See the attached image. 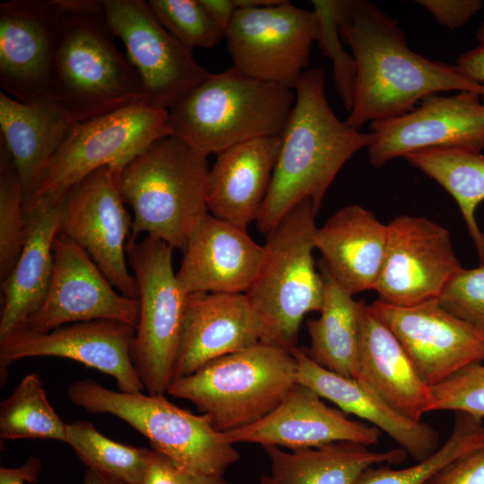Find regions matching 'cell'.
<instances>
[{"mask_svg":"<svg viewBox=\"0 0 484 484\" xmlns=\"http://www.w3.org/2000/svg\"><path fill=\"white\" fill-rule=\"evenodd\" d=\"M270 460V473L259 484H356L368 467L399 464L407 453L402 448L373 451L355 442H335L318 447L283 451L263 446Z\"/></svg>","mask_w":484,"mask_h":484,"instance_id":"obj_29","label":"cell"},{"mask_svg":"<svg viewBox=\"0 0 484 484\" xmlns=\"http://www.w3.org/2000/svg\"><path fill=\"white\" fill-rule=\"evenodd\" d=\"M434 179L456 201L468 232L484 264V234L476 221L477 206L484 201V156L463 149H430L404 157Z\"/></svg>","mask_w":484,"mask_h":484,"instance_id":"obj_31","label":"cell"},{"mask_svg":"<svg viewBox=\"0 0 484 484\" xmlns=\"http://www.w3.org/2000/svg\"><path fill=\"white\" fill-rule=\"evenodd\" d=\"M476 37L480 45L484 46V23L477 30Z\"/></svg>","mask_w":484,"mask_h":484,"instance_id":"obj_48","label":"cell"},{"mask_svg":"<svg viewBox=\"0 0 484 484\" xmlns=\"http://www.w3.org/2000/svg\"><path fill=\"white\" fill-rule=\"evenodd\" d=\"M294 90L236 67L210 75L169 109L171 135L208 157L261 137L281 136Z\"/></svg>","mask_w":484,"mask_h":484,"instance_id":"obj_4","label":"cell"},{"mask_svg":"<svg viewBox=\"0 0 484 484\" xmlns=\"http://www.w3.org/2000/svg\"><path fill=\"white\" fill-rule=\"evenodd\" d=\"M347 4L348 0L312 1L318 24L315 41L322 54L333 62L336 91L350 112L353 104L356 63L352 54L343 48L339 31Z\"/></svg>","mask_w":484,"mask_h":484,"instance_id":"obj_37","label":"cell"},{"mask_svg":"<svg viewBox=\"0 0 484 484\" xmlns=\"http://www.w3.org/2000/svg\"><path fill=\"white\" fill-rule=\"evenodd\" d=\"M119 173L103 167L72 187L64 201L58 234L82 247L118 292L138 300L135 277L126 266L133 220L119 190Z\"/></svg>","mask_w":484,"mask_h":484,"instance_id":"obj_13","label":"cell"},{"mask_svg":"<svg viewBox=\"0 0 484 484\" xmlns=\"http://www.w3.org/2000/svg\"><path fill=\"white\" fill-rule=\"evenodd\" d=\"M148 4L160 23L192 50L212 48L225 39V30L200 0H150Z\"/></svg>","mask_w":484,"mask_h":484,"instance_id":"obj_36","label":"cell"},{"mask_svg":"<svg viewBox=\"0 0 484 484\" xmlns=\"http://www.w3.org/2000/svg\"><path fill=\"white\" fill-rule=\"evenodd\" d=\"M290 352L297 363V383L333 402L345 414L355 415L385 432L417 462L440 446L437 431L428 423L403 417L355 378L316 364L304 349L297 346Z\"/></svg>","mask_w":484,"mask_h":484,"instance_id":"obj_26","label":"cell"},{"mask_svg":"<svg viewBox=\"0 0 484 484\" xmlns=\"http://www.w3.org/2000/svg\"><path fill=\"white\" fill-rule=\"evenodd\" d=\"M168 122V109L146 102L77 122L49 161L31 197L66 194L103 167L121 171L153 142L171 135Z\"/></svg>","mask_w":484,"mask_h":484,"instance_id":"obj_10","label":"cell"},{"mask_svg":"<svg viewBox=\"0 0 484 484\" xmlns=\"http://www.w3.org/2000/svg\"><path fill=\"white\" fill-rule=\"evenodd\" d=\"M23 192L12 155L0 139V277L12 272L25 238Z\"/></svg>","mask_w":484,"mask_h":484,"instance_id":"obj_35","label":"cell"},{"mask_svg":"<svg viewBox=\"0 0 484 484\" xmlns=\"http://www.w3.org/2000/svg\"><path fill=\"white\" fill-rule=\"evenodd\" d=\"M65 0H10L0 4L1 91L23 103L50 99Z\"/></svg>","mask_w":484,"mask_h":484,"instance_id":"obj_15","label":"cell"},{"mask_svg":"<svg viewBox=\"0 0 484 484\" xmlns=\"http://www.w3.org/2000/svg\"><path fill=\"white\" fill-rule=\"evenodd\" d=\"M174 248L146 236L128 239L126 256L138 286L139 320L133 366L149 394H164L172 380L188 295L173 269Z\"/></svg>","mask_w":484,"mask_h":484,"instance_id":"obj_9","label":"cell"},{"mask_svg":"<svg viewBox=\"0 0 484 484\" xmlns=\"http://www.w3.org/2000/svg\"><path fill=\"white\" fill-rule=\"evenodd\" d=\"M264 246L246 229L206 214L192 231L177 278L184 291L246 293L262 268Z\"/></svg>","mask_w":484,"mask_h":484,"instance_id":"obj_22","label":"cell"},{"mask_svg":"<svg viewBox=\"0 0 484 484\" xmlns=\"http://www.w3.org/2000/svg\"><path fill=\"white\" fill-rule=\"evenodd\" d=\"M67 396L89 413L121 419L181 471L223 476L239 460L234 444L213 427L209 416L184 410L164 394L114 391L86 378L70 385Z\"/></svg>","mask_w":484,"mask_h":484,"instance_id":"obj_6","label":"cell"},{"mask_svg":"<svg viewBox=\"0 0 484 484\" xmlns=\"http://www.w3.org/2000/svg\"><path fill=\"white\" fill-rule=\"evenodd\" d=\"M437 300L448 312L484 333V264L460 270Z\"/></svg>","mask_w":484,"mask_h":484,"instance_id":"obj_39","label":"cell"},{"mask_svg":"<svg viewBox=\"0 0 484 484\" xmlns=\"http://www.w3.org/2000/svg\"><path fill=\"white\" fill-rule=\"evenodd\" d=\"M483 448L482 419L458 412L452 433L430 456L402 469H392L389 464L368 467L356 484H428L450 462Z\"/></svg>","mask_w":484,"mask_h":484,"instance_id":"obj_33","label":"cell"},{"mask_svg":"<svg viewBox=\"0 0 484 484\" xmlns=\"http://www.w3.org/2000/svg\"><path fill=\"white\" fill-rule=\"evenodd\" d=\"M115 289L82 247L58 234L46 298L23 327L47 333L79 322L113 320L136 328L139 301Z\"/></svg>","mask_w":484,"mask_h":484,"instance_id":"obj_19","label":"cell"},{"mask_svg":"<svg viewBox=\"0 0 484 484\" xmlns=\"http://www.w3.org/2000/svg\"><path fill=\"white\" fill-rule=\"evenodd\" d=\"M317 28L313 10L284 0L269 7L238 9L225 39L234 67L294 90L309 65Z\"/></svg>","mask_w":484,"mask_h":484,"instance_id":"obj_11","label":"cell"},{"mask_svg":"<svg viewBox=\"0 0 484 484\" xmlns=\"http://www.w3.org/2000/svg\"><path fill=\"white\" fill-rule=\"evenodd\" d=\"M76 123L51 99L23 103L0 91V139L13 160L24 203Z\"/></svg>","mask_w":484,"mask_h":484,"instance_id":"obj_28","label":"cell"},{"mask_svg":"<svg viewBox=\"0 0 484 484\" xmlns=\"http://www.w3.org/2000/svg\"><path fill=\"white\" fill-rule=\"evenodd\" d=\"M462 269L445 227L402 214L387 224L385 255L375 290L380 301L411 306L437 298Z\"/></svg>","mask_w":484,"mask_h":484,"instance_id":"obj_16","label":"cell"},{"mask_svg":"<svg viewBox=\"0 0 484 484\" xmlns=\"http://www.w3.org/2000/svg\"><path fill=\"white\" fill-rule=\"evenodd\" d=\"M82 484H126L108 474L88 468L84 473Z\"/></svg>","mask_w":484,"mask_h":484,"instance_id":"obj_46","label":"cell"},{"mask_svg":"<svg viewBox=\"0 0 484 484\" xmlns=\"http://www.w3.org/2000/svg\"><path fill=\"white\" fill-rule=\"evenodd\" d=\"M67 444L88 468L126 484L142 482L152 454V449L115 442L85 420L67 423Z\"/></svg>","mask_w":484,"mask_h":484,"instance_id":"obj_34","label":"cell"},{"mask_svg":"<svg viewBox=\"0 0 484 484\" xmlns=\"http://www.w3.org/2000/svg\"><path fill=\"white\" fill-rule=\"evenodd\" d=\"M0 437L52 439L67 444V423L49 403L37 374L26 375L12 394L1 402Z\"/></svg>","mask_w":484,"mask_h":484,"instance_id":"obj_32","label":"cell"},{"mask_svg":"<svg viewBox=\"0 0 484 484\" xmlns=\"http://www.w3.org/2000/svg\"><path fill=\"white\" fill-rule=\"evenodd\" d=\"M296 372L290 350L260 342L172 380L166 393L191 402L218 431L227 433L275 409L297 383Z\"/></svg>","mask_w":484,"mask_h":484,"instance_id":"obj_8","label":"cell"},{"mask_svg":"<svg viewBox=\"0 0 484 484\" xmlns=\"http://www.w3.org/2000/svg\"><path fill=\"white\" fill-rule=\"evenodd\" d=\"M41 469L40 461L30 457L18 467L0 468V484H26L38 480Z\"/></svg>","mask_w":484,"mask_h":484,"instance_id":"obj_43","label":"cell"},{"mask_svg":"<svg viewBox=\"0 0 484 484\" xmlns=\"http://www.w3.org/2000/svg\"><path fill=\"white\" fill-rule=\"evenodd\" d=\"M281 146V136L250 140L217 154L206 188L212 215L246 229L266 199Z\"/></svg>","mask_w":484,"mask_h":484,"instance_id":"obj_25","label":"cell"},{"mask_svg":"<svg viewBox=\"0 0 484 484\" xmlns=\"http://www.w3.org/2000/svg\"><path fill=\"white\" fill-rule=\"evenodd\" d=\"M65 195L33 196L23 204L24 243L12 272L1 282L0 338L25 326L46 298Z\"/></svg>","mask_w":484,"mask_h":484,"instance_id":"obj_23","label":"cell"},{"mask_svg":"<svg viewBox=\"0 0 484 484\" xmlns=\"http://www.w3.org/2000/svg\"><path fill=\"white\" fill-rule=\"evenodd\" d=\"M213 21L227 32L238 10L235 0H200Z\"/></svg>","mask_w":484,"mask_h":484,"instance_id":"obj_45","label":"cell"},{"mask_svg":"<svg viewBox=\"0 0 484 484\" xmlns=\"http://www.w3.org/2000/svg\"><path fill=\"white\" fill-rule=\"evenodd\" d=\"M265 339L264 325L245 293L190 294L172 380Z\"/></svg>","mask_w":484,"mask_h":484,"instance_id":"obj_21","label":"cell"},{"mask_svg":"<svg viewBox=\"0 0 484 484\" xmlns=\"http://www.w3.org/2000/svg\"><path fill=\"white\" fill-rule=\"evenodd\" d=\"M207 157L186 142L168 135L150 144L120 171L118 186L134 212L129 238L141 233L184 251L208 214Z\"/></svg>","mask_w":484,"mask_h":484,"instance_id":"obj_5","label":"cell"},{"mask_svg":"<svg viewBox=\"0 0 484 484\" xmlns=\"http://www.w3.org/2000/svg\"><path fill=\"white\" fill-rule=\"evenodd\" d=\"M416 3L448 29L464 25L483 8L480 0H418Z\"/></svg>","mask_w":484,"mask_h":484,"instance_id":"obj_41","label":"cell"},{"mask_svg":"<svg viewBox=\"0 0 484 484\" xmlns=\"http://www.w3.org/2000/svg\"><path fill=\"white\" fill-rule=\"evenodd\" d=\"M387 243V225L360 205H347L317 228L315 248L333 278L350 295L375 290Z\"/></svg>","mask_w":484,"mask_h":484,"instance_id":"obj_27","label":"cell"},{"mask_svg":"<svg viewBox=\"0 0 484 484\" xmlns=\"http://www.w3.org/2000/svg\"><path fill=\"white\" fill-rule=\"evenodd\" d=\"M135 327L113 320H93L66 324L47 333L26 327L0 338L1 385L9 366L34 357L69 359L111 376L119 391L140 393L144 386L131 360Z\"/></svg>","mask_w":484,"mask_h":484,"instance_id":"obj_17","label":"cell"},{"mask_svg":"<svg viewBox=\"0 0 484 484\" xmlns=\"http://www.w3.org/2000/svg\"><path fill=\"white\" fill-rule=\"evenodd\" d=\"M318 212L305 199L266 235L264 261L245 293L264 325L265 343L289 350L297 347L304 316L320 312L324 302V281L313 256Z\"/></svg>","mask_w":484,"mask_h":484,"instance_id":"obj_7","label":"cell"},{"mask_svg":"<svg viewBox=\"0 0 484 484\" xmlns=\"http://www.w3.org/2000/svg\"><path fill=\"white\" fill-rule=\"evenodd\" d=\"M339 31L356 63L353 104L344 120L355 129L401 116L440 91L484 97V85L466 77L456 65L412 51L397 20L374 3L348 0Z\"/></svg>","mask_w":484,"mask_h":484,"instance_id":"obj_1","label":"cell"},{"mask_svg":"<svg viewBox=\"0 0 484 484\" xmlns=\"http://www.w3.org/2000/svg\"><path fill=\"white\" fill-rule=\"evenodd\" d=\"M238 9L263 8L281 4L284 0H235Z\"/></svg>","mask_w":484,"mask_h":484,"instance_id":"obj_47","label":"cell"},{"mask_svg":"<svg viewBox=\"0 0 484 484\" xmlns=\"http://www.w3.org/2000/svg\"><path fill=\"white\" fill-rule=\"evenodd\" d=\"M429 412L455 411L484 419V361L470 365L431 387Z\"/></svg>","mask_w":484,"mask_h":484,"instance_id":"obj_38","label":"cell"},{"mask_svg":"<svg viewBox=\"0 0 484 484\" xmlns=\"http://www.w3.org/2000/svg\"><path fill=\"white\" fill-rule=\"evenodd\" d=\"M473 91L424 98L396 117L370 123V163L382 167L392 160L424 150L484 149V103Z\"/></svg>","mask_w":484,"mask_h":484,"instance_id":"obj_14","label":"cell"},{"mask_svg":"<svg viewBox=\"0 0 484 484\" xmlns=\"http://www.w3.org/2000/svg\"><path fill=\"white\" fill-rule=\"evenodd\" d=\"M428 484H484V448L450 462Z\"/></svg>","mask_w":484,"mask_h":484,"instance_id":"obj_42","label":"cell"},{"mask_svg":"<svg viewBox=\"0 0 484 484\" xmlns=\"http://www.w3.org/2000/svg\"><path fill=\"white\" fill-rule=\"evenodd\" d=\"M140 484H229L223 476L193 474L179 470L152 449L145 476Z\"/></svg>","mask_w":484,"mask_h":484,"instance_id":"obj_40","label":"cell"},{"mask_svg":"<svg viewBox=\"0 0 484 484\" xmlns=\"http://www.w3.org/2000/svg\"><path fill=\"white\" fill-rule=\"evenodd\" d=\"M359 348L355 379L395 411L414 421L429 412L431 387L371 305L359 301Z\"/></svg>","mask_w":484,"mask_h":484,"instance_id":"obj_24","label":"cell"},{"mask_svg":"<svg viewBox=\"0 0 484 484\" xmlns=\"http://www.w3.org/2000/svg\"><path fill=\"white\" fill-rule=\"evenodd\" d=\"M232 443L276 445L290 450L318 447L335 442L376 445L381 431L372 425L349 419L325 404L307 386L296 383L268 415L227 433Z\"/></svg>","mask_w":484,"mask_h":484,"instance_id":"obj_20","label":"cell"},{"mask_svg":"<svg viewBox=\"0 0 484 484\" xmlns=\"http://www.w3.org/2000/svg\"><path fill=\"white\" fill-rule=\"evenodd\" d=\"M371 307L397 337L429 387L484 361V333L448 312L437 298L411 306L377 299Z\"/></svg>","mask_w":484,"mask_h":484,"instance_id":"obj_18","label":"cell"},{"mask_svg":"<svg viewBox=\"0 0 484 484\" xmlns=\"http://www.w3.org/2000/svg\"><path fill=\"white\" fill-rule=\"evenodd\" d=\"M324 86V71L314 68L304 71L294 88L295 103L256 220L264 235L305 199H311L319 211L328 187L343 165L371 143L370 133L355 129L336 117Z\"/></svg>","mask_w":484,"mask_h":484,"instance_id":"obj_2","label":"cell"},{"mask_svg":"<svg viewBox=\"0 0 484 484\" xmlns=\"http://www.w3.org/2000/svg\"><path fill=\"white\" fill-rule=\"evenodd\" d=\"M50 99L76 122L145 102L141 78L116 46L102 1L65 0Z\"/></svg>","mask_w":484,"mask_h":484,"instance_id":"obj_3","label":"cell"},{"mask_svg":"<svg viewBox=\"0 0 484 484\" xmlns=\"http://www.w3.org/2000/svg\"><path fill=\"white\" fill-rule=\"evenodd\" d=\"M455 65L466 77L484 85V46L462 53Z\"/></svg>","mask_w":484,"mask_h":484,"instance_id":"obj_44","label":"cell"},{"mask_svg":"<svg viewBox=\"0 0 484 484\" xmlns=\"http://www.w3.org/2000/svg\"><path fill=\"white\" fill-rule=\"evenodd\" d=\"M321 275L324 296L320 315L307 322L308 357L319 366L355 377L359 348V301L333 278L324 262Z\"/></svg>","mask_w":484,"mask_h":484,"instance_id":"obj_30","label":"cell"},{"mask_svg":"<svg viewBox=\"0 0 484 484\" xmlns=\"http://www.w3.org/2000/svg\"><path fill=\"white\" fill-rule=\"evenodd\" d=\"M107 23L137 71L145 102L169 109L211 73L156 19L148 1H102Z\"/></svg>","mask_w":484,"mask_h":484,"instance_id":"obj_12","label":"cell"}]
</instances>
